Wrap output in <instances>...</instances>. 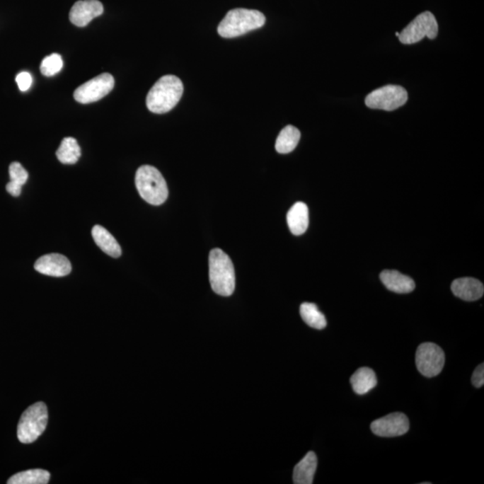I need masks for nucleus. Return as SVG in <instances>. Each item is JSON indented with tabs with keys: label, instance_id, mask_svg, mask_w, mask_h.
<instances>
[{
	"label": "nucleus",
	"instance_id": "25",
	"mask_svg": "<svg viewBox=\"0 0 484 484\" xmlns=\"http://www.w3.org/2000/svg\"><path fill=\"white\" fill-rule=\"evenodd\" d=\"M16 83L19 87L20 91L22 92H26L27 90L30 89L33 83V77L31 74L28 72H21L16 76Z\"/></svg>",
	"mask_w": 484,
	"mask_h": 484
},
{
	"label": "nucleus",
	"instance_id": "3",
	"mask_svg": "<svg viewBox=\"0 0 484 484\" xmlns=\"http://www.w3.org/2000/svg\"><path fill=\"white\" fill-rule=\"evenodd\" d=\"M209 279L215 294L231 296L235 290V271L230 257L220 248H214L209 254Z\"/></svg>",
	"mask_w": 484,
	"mask_h": 484
},
{
	"label": "nucleus",
	"instance_id": "12",
	"mask_svg": "<svg viewBox=\"0 0 484 484\" xmlns=\"http://www.w3.org/2000/svg\"><path fill=\"white\" fill-rule=\"evenodd\" d=\"M103 6L99 0H80L70 10L69 19L73 25L85 27L93 19L103 15Z\"/></svg>",
	"mask_w": 484,
	"mask_h": 484
},
{
	"label": "nucleus",
	"instance_id": "15",
	"mask_svg": "<svg viewBox=\"0 0 484 484\" xmlns=\"http://www.w3.org/2000/svg\"><path fill=\"white\" fill-rule=\"evenodd\" d=\"M317 466V456L314 452H309L294 467V477H292L294 483L295 484L313 483Z\"/></svg>",
	"mask_w": 484,
	"mask_h": 484
},
{
	"label": "nucleus",
	"instance_id": "13",
	"mask_svg": "<svg viewBox=\"0 0 484 484\" xmlns=\"http://www.w3.org/2000/svg\"><path fill=\"white\" fill-rule=\"evenodd\" d=\"M451 291L461 300L475 301L483 297L484 287L482 282L476 278L463 277L456 279L452 282Z\"/></svg>",
	"mask_w": 484,
	"mask_h": 484
},
{
	"label": "nucleus",
	"instance_id": "19",
	"mask_svg": "<svg viewBox=\"0 0 484 484\" xmlns=\"http://www.w3.org/2000/svg\"><path fill=\"white\" fill-rule=\"evenodd\" d=\"M10 181L6 184V191L13 197H19L22 188L28 180V173L18 161H13L9 166Z\"/></svg>",
	"mask_w": 484,
	"mask_h": 484
},
{
	"label": "nucleus",
	"instance_id": "1",
	"mask_svg": "<svg viewBox=\"0 0 484 484\" xmlns=\"http://www.w3.org/2000/svg\"><path fill=\"white\" fill-rule=\"evenodd\" d=\"M183 94V83L179 77L167 75L154 83L146 97V106L150 112L163 114L173 110Z\"/></svg>",
	"mask_w": 484,
	"mask_h": 484
},
{
	"label": "nucleus",
	"instance_id": "26",
	"mask_svg": "<svg viewBox=\"0 0 484 484\" xmlns=\"http://www.w3.org/2000/svg\"><path fill=\"white\" fill-rule=\"evenodd\" d=\"M472 384L476 386V388H482L484 384V364H480L478 367L476 369L472 375Z\"/></svg>",
	"mask_w": 484,
	"mask_h": 484
},
{
	"label": "nucleus",
	"instance_id": "14",
	"mask_svg": "<svg viewBox=\"0 0 484 484\" xmlns=\"http://www.w3.org/2000/svg\"><path fill=\"white\" fill-rule=\"evenodd\" d=\"M383 284L389 291L396 294H409L415 290V284L411 277L396 270H384L381 274Z\"/></svg>",
	"mask_w": 484,
	"mask_h": 484
},
{
	"label": "nucleus",
	"instance_id": "5",
	"mask_svg": "<svg viewBox=\"0 0 484 484\" xmlns=\"http://www.w3.org/2000/svg\"><path fill=\"white\" fill-rule=\"evenodd\" d=\"M48 408L37 402L23 413L18 426V438L23 444H31L40 438L48 425Z\"/></svg>",
	"mask_w": 484,
	"mask_h": 484
},
{
	"label": "nucleus",
	"instance_id": "23",
	"mask_svg": "<svg viewBox=\"0 0 484 484\" xmlns=\"http://www.w3.org/2000/svg\"><path fill=\"white\" fill-rule=\"evenodd\" d=\"M300 312L302 319L309 327L318 330L327 327V319L324 314L319 311L317 305L304 302L301 305Z\"/></svg>",
	"mask_w": 484,
	"mask_h": 484
},
{
	"label": "nucleus",
	"instance_id": "4",
	"mask_svg": "<svg viewBox=\"0 0 484 484\" xmlns=\"http://www.w3.org/2000/svg\"><path fill=\"white\" fill-rule=\"evenodd\" d=\"M136 187L141 197L153 206L163 204L169 194L163 175L156 167L151 166H143L137 170Z\"/></svg>",
	"mask_w": 484,
	"mask_h": 484
},
{
	"label": "nucleus",
	"instance_id": "18",
	"mask_svg": "<svg viewBox=\"0 0 484 484\" xmlns=\"http://www.w3.org/2000/svg\"><path fill=\"white\" fill-rule=\"evenodd\" d=\"M352 388L356 394L365 395L378 384V379L373 369L363 367L359 368L350 379Z\"/></svg>",
	"mask_w": 484,
	"mask_h": 484
},
{
	"label": "nucleus",
	"instance_id": "16",
	"mask_svg": "<svg viewBox=\"0 0 484 484\" xmlns=\"http://www.w3.org/2000/svg\"><path fill=\"white\" fill-rule=\"evenodd\" d=\"M287 224L291 233L301 235L309 227V209L304 202H297L291 207L287 214Z\"/></svg>",
	"mask_w": 484,
	"mask_h": 484
},
{
	"label": "nucleus",
	"instance_id": "21",
	"mask_svg": "<svg viewBox=\"0 0 484 484\" xmlns=\"http://www.w3.org/2000/svg\"><path fill=\"white\" fill-rule=\"evenodd\" d=\"M50 473L42 469H31L16 473L10 477L8 484H47L49 483Z\"/></svg>",
	"mask_w": 484,
	"mask_h": 484
},
{
	"label": "nucleus",
	"instance_id": "6",
	"mask_svg": "<svg viewBox=\"0 0 484 484\" xmlns=\"http://www.w3.org/2000/svg\"><path fill=\"white\" fill-rule=\"evenodd\" d=\"M439 33L438 22L429 11L423 12L416 16L401 33H399L398 39L403 45H413L419 42L425 37L429 39H435Z\"/></svg>",
	"mask_w": 484,
	"mask_h": 484
},
{
	"label": "nucleus",
	"instance_id": "10",
	"mask_svg": "<svg viewBox=\"0 0 484 484\" xmlns=\"http://www.w3.org/2000/svg\"><path fill=\"white\" fill-rule=\"evenodd\" d=\"M410 428L409 420L405 413H393L372 422L371 432L375 435L391 438L405 434Z\"/></svg>",
	"mask_w": 484,
	"mask_h": 484
},
{
	"label": "nucleus",
	"instance_id": "17",
	"mask_svg": "<svg viewBox=\"0 0 484 484\" xmlns=\"http://www.w3.org/2000/svg\"><path fill=\"white\" fill-rule=\"evenodd\" d=\"M92 235L97 246L103 252H105L107 255L115 258L120 257L121 248L119 242L116 241V238L105 228L100 226V225H96L93 228Z\"/></svg>",
	"mask_w": 484,
	"mask_h": 484
},
{
	"label": "nucleus",
	"instance_id": "22",
	"mask_svg": "<svg viewBox=\"0 0 484 484\" xmlns=\"http://www.w3.org/2000/svg\"><path fill=\"white\" fill-rule=\"evenodd\" d=\"M56 154L60 163L64 164H75L81 156V148L75 139H73V137H66L60 144Z\"/></svg>",
	"mask_w": 484,
	"mask_h": 484
},
{
	"label": "nucleus",
	"instance_id": "8",
	"mask_svg": "<svg viewBox=\"0 0 484 484\" xmlns=\"http://www.w3.org/2000/svg\"><path fill=\"white\" fill-rule=\"evenodd\" d=\"M415 363L422 375L433 378L442 371L445 364V354L439 345L433 342H423L417 349Z\"/></svg>",
	"mask_w": 484,
	"mask_h": 484
},
{
	"label": "nucleus",
	"instance_id": "9",
	"mask_svg": "<svg viewBox=\"0 0 484 484\" xmlns=\"http://www.w3.org/2000/svg\"><path fill=\"white\" fill-rule=\"evenodd\" d=\"M114 83L115 81L110 74H100L76 88L74 98L83 104L97 102L112 92Z\"/></svg>",
	"mask_w": 484,
	"mask_h": 484
},
{
	"label": "nucleus",
	"instance_id": "2",
	"mask_svg": "<svg viewBox=\"0 0 484 484\" xmlns=\"http://www.w3.org/2000/svg\"><path fill=\"white\" fill-rule=\"evenodd\" d=\"M265 16L258 10L236 8L231 10L218 25V33L224 38H235L260 28Z\"/></svg>",
	"mask_w": 484,
	"mask_h": 484
},
{
	"label": "nucleus",
	"instance_id": "11",
	"mask_svg": "<svg viewBox=\"0 0 484 484\" xmlns=\"http://www.w3.org/2000/svg\"><path fill=\"white\" fill-rule=\"evenodd\" d=\"M35 268L39 273L49 277H63L71 273L72 267L65 255L53 253L42 255L35 262Z\"/></svg>",
	"mask_w": 484,
	"mask_h": 484
},
{
	"label": "nucleus",
	"instance_id": "27",
	"mask_svg": "<svg viewBox=\"0 0 484 484\" xmlns=\"http://www.w3.org/2000/svg\"><path fill=\"white\" fill-rule=\"evenodd\" d=\"M399 33H396V37H398V36H399Z\"/></svg>",
	"mask_w": 484,
	"mask_h": 484
},
{
	"label": "nucleus",
	"instance_id": "7",
	"mask_svg": "<svg viewBox=\"0 0 484 484\" xmlns=\"http://www.w3.org/2000/svg\"><path fill=\"white\" fill-rule=\"evenodd\" d=\"M408 93L402 86L389 85L373 91L365 99V103L371 109L391 112L405 105Z\"/></svg>",
	"mask_w": 484,
	"mask_h": 484
},
{
	"label": "nucleus",
	"instance_id": "24",
	"mask_svg": "<svg viewBox=\"0 0 484 484\" xmlns=\"http://www.w3.org/2000/svg\"><path fill=\"white\" fill-rule=\"evenodd\" d=\"M63 67V60L59 54L53 53L46 57L40 64V72L43 76H52L58 74Z\"/></svg>",
	"mask_w": 484,
	"mask_h": 484
},
{
	"label": "nucleus",
	"instance_id": "20",
	"mask_svg": "<svg viewBox=\"0 0 484 484\" xmlns=\"http://www.w3.org/2000/svg\"><path fill=\"white\" fill-rule=\"evenodd\" d=\"M301 139L300 130L294 126L285 127L279 134L275 142V149L279 154H289L297 146Z\"/></svg>",
	"mask_w": 484,
	"mask_h": 484
}]
</instances>
